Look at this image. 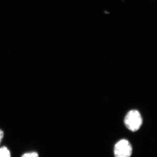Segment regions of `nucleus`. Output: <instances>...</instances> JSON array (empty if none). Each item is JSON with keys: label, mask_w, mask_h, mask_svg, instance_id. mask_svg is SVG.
I'll use <instances>...</instances> for the list:
<instances>
[{"label": "nucleus", "mask_w": 157, "mask_h": 157, "mask_svg": "<svg viewBox=\"0 0 157 157\" xmlns=\"http://www.w3.org/2000/svg\"><path fill=\"white\" fill-rule=\"evenodd\" d=\"M0 157H11V152L6 147H0Z\"/></svg>", "instance_id": "obj_3"}, {"label": "nucleus", "mask_w": 157, "mask_h": 157, "mask_svg": "<svg viewBox=\"0 0 157 157\" xmlns=\"http://www.w3.org/2000/svg\"><path fill=\"white\" fill-rule=\"evenodd\" d=\"M132 145L128 140L122 139L119 140L114 146L115 157H130L132 155Z\"/></svg>", "instance_id": "obj_2"}, {"label": "nucleus", "mask_w": 157, "mask_h": 157, "mask_svg": "<svg viewBox=\"0 0 157 157\" xmlns=\"http://www.w3.org/2000/svg\"><path fill=\"white\" fill-rule=\"evenodd\" d=\"M3 137H4V132L1 129H0V144L2 143Z\"/></svg>", "instance_id": "obj_5"}, {"label": "nucleus", "mask_w": 157, "mask_h": 157, "mask_svg": "<svg viewBox=\"0 0 157 157\" xmlns=\"http://www.w3.org/2000/svg\"><path fill=\"white\" fill-rule=\"evenodd\" d=\"M124 123L127 128L132 132H136L140 129L142 125V118L140 113L134 109L128 113Z\"/></svg>", "instance_id": "obj_1"}, {"label": "nucleus", "mask_w": 157, "mask_h": 157, "mask_svg": "<svg viewBox=\"0 0 157 157\" xmlns=\"http://www.w3.org/2000/svg\"><path fill=\"white\" fill-rule=\"evenodd\" d=\"M38 153L36 152H31L26 153L21 156V157H39Z\"/></svg>", "instance_id": "obj_4"}]
</instances>
